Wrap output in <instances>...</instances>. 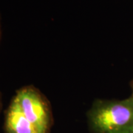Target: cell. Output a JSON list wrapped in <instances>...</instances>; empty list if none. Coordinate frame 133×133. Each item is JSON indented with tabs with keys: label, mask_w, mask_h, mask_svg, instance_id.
I'll return each mask as SVG.
<instances>
[{
	"label": "cell",
	"mask_w": 133,
	"mask_h": 133,
	"mask_svg": "<svg viewBox=\"0 0 133 133\" xmlns=\"http://www.w3.org/2000/svg\"><path fill=\"white\" fill-rule=\"evenodd\" d=\"M14 98L37 132L49 133L52 124L51 108L38 89L32 85L23 87L16 91Z\"/></svg>",
	"instance_id": "2"
},
{
	"label": "cell",
	"mask_w": 133,
	"mask_h": 133,
	"mask_svg": "<svg viewBox=\"0 0 133 133\" xmlns=\"http://www.w3.org/2000/svg\"><path fill=\"white\" fill-rule=\"evenodd\" d=\"M2 94L0 92V113H1V111H2Z\"/></svg>",
	"instance_id": "4"
},
{
	"label": "cell",
	"mask_w": 133,
	"mask_h": 133,
	"mask_svg": "<svg viewBox=\"0 0 133 133\" xmlns=\"http://www.w3.org/2000/svg\"><path fill=\"white\" fill-rule=\"evenodd\" d=\"M4 128L5 133H38L33 124L24 116L14 98L5 111Z\"/></svg>",
	"instance_id": "3"
},
{
	"label": "cell",
	"mask_w": 133,
	"mask_h": 133,
	"mask_svg": "<svg viewBox=\"0 0 133 133\" xmlns=\"http://www.w3.org/2000/svg\"><path fill=\"white\" fill-rule=\"evenodd\" d=\"M87 122L91 133H133V98L95 100Z\"/></svg>",
	"instance_id": "1"
},
{
	"label": "cell",
	"mask_w": 133,
	"mask_h": 133,
	"mask_svg": "<svg viewBox=\"0 0 133 133\" xmlns=\"http://www.w3.org/2000/svg\"><path fill=\"white\" fill-rule=\"evenodd\" d=\"M131 86H132V95H131V97L133 98V80L132 81V84H131Z\"/></svg>",
	"instance_id": "5"
},
{
	"label": "cell",
	"mask_w": 133,
	"mask_h": 133,
	"mask_svg": "<svg viewBox=\"0 0 133 133\" xmlns=\"http://www.w3.org/2000/svg\"><path fill=\"white\" fill-rule=\"evenodd\" d=\"M0 37H1V24H0Z\"/></svg>",
	"instance_id": "6"
}]
</instances>
